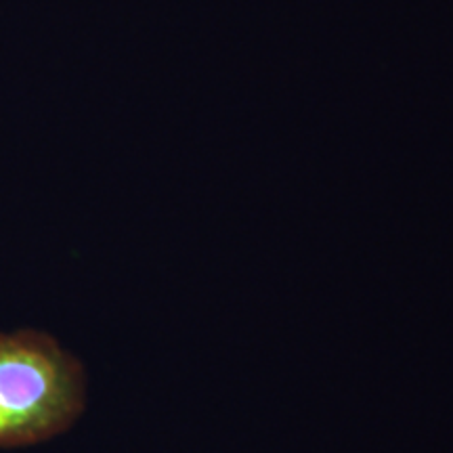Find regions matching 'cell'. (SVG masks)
<instances>
[{"label": "cell", "mask_w": 453, "mask_h": 453, "mask_svg": "<svg viewBox=\"0 0 453 453\" xmlns=\"http://www.w3.org/2000/svg\"><path fill=\"white\" fill-rule=\"evenodd\" d=\"M87 407V373L50 334H0V449L70 430Z\"/></svg>", "instance_id": "1"}]
</instances>
